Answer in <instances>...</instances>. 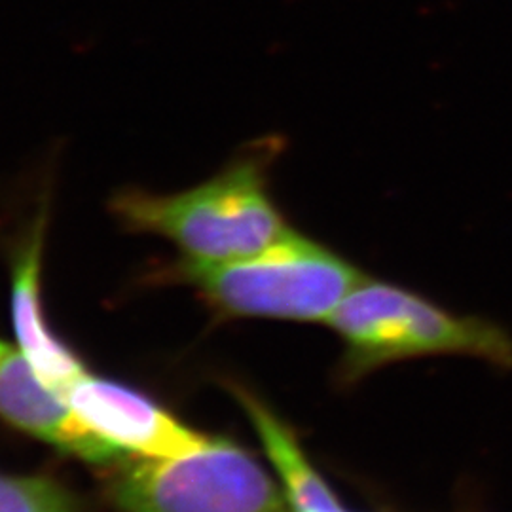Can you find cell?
<instances>
[{
    "mask_svg": "<svg viewBox=\"0 0 512 512\" xmlns=\"http://www.w3.org/2000/svg\"><path fill=\"white\" fill-rule=\"evenodd\" d=\"M232 393L249 416L266 456L274 465L291 512H348L327 480L311 465L293 429L249 389L234 385Z\"/></svg>",
    "mask_w": 512,
    "mask_h": 512,
    "instance_id": "obj_8",
    "label": "cell"
},
{
    "mask_svg": "<svg viewBox=\"0 0 512 512\" xmlns=\"http://www.w3.org/2000/svg\"><path fill=\"white\" fill-rule=\"evenodd\" d=\"M0 418L86 463L116 465L126 456L99 437L67 395L42 382L12 348L0 355Z\"/></svg>",
    "mask_w": 512,
    "mask_h": 512,
    "instance_id": "obj_7",
    "label": "cell"
},
{
    "mask_svg": "<svg viewBox=\"0 0 512 512\" xmlns=\"http://www.w3.org/2000/svg\"><path fill=\"white\" fill-rule=\"evenodd\" d=\"M52 209V184L44 186L37 211L12 255V321L18 351L42 382L67 395L88 370L55 336L42 304V256Z\"/></svg>",
    "mask_w": 512,
    "mask_h": 512,
    "instance_id": "obj_6",
    "label": "cell"
},
{
    "mask_svg": "<svg viewBox=\"0 0 512 512\" xmlns=\"http://www.w3.org/2000/svg\"><path fill=\"white\" fill-rule=\"evenodd\" d=\"M110 497L120 512H291L281 486L253 454L213 437L175 458L126 456Z\"/></svg>",
    "mask_w": 512,
    "mask_h": 512,
    "instance_id": "obj_4",
    "label": "cell"
},
{
    "mask_svg": "<svg viewBox=\"0 0 512 512\" xmlns=\"http://www.w3.org/2000/svg\"><path fill=\"white\" fill-rule=\"evenodd\" d=\"M67 399L99 437L126 456L175 458L211 439L186 427L143 393L90 374L69 389Z\"/></svg>",
    "mask_w": 512,
    "mask_h": 512,
    "instance_id": "obj_5",
    "label": "cell"
},
{
    "mask_svg": "<svg viewBox=\"0 0 512 512\" xmlns=\"http://www.w3.org/2000/svg\"><path fill=\"white\" fill-rule=\"evenodd\" d=\"M169 274L198 289L228 317L327 323L365 274L321 243L291 230L268 249L228 264L179 260Z\"/></svg>",
    "mask_w": 512,
    "mask_h": 512,
    "instance_id": "obj_3",
    "label": "cell"
},
{
    "mask_svg": "<svg viewBox=\"0 0 512 512\" xmlns=\"http://www.w3.org/2000/svg\"><path fill=\"white\" fill-rule=\"evenodd\" d=\"M274 148L249 147L181 192L124 186L110 196V215L129 234L171 241L188 262L228 264L256 255L291 232L270 194Z\"/></svg>",
    "mask_w": 512,
    "mask_h": 512,
    "instance_id": "obj_1",
    "label": "cell"
},
{
    "mask_svg": "<svg viewBox=\"0 0 512 512\" xmlns=\"http://www.w3.org/2000/svg\"><path fill=\"white\" fill-rule=\"evenodd\" d=\"M344 342L340 376L355 382L397 361L469 355L512 366L511 336L478 317H459L385 281L363 279L327 321Z\"/></svg>",
    "mask_w": 512,
    "mask_h": 512,
    "instance_id": "obj_2",
    "label": "cell"
},
{
    "mask_svg": "<svg viewBox=\"0 0 512 512\" xmlns=\"http://www.w3.org/2000/svg\"><path fill=\"white\" fill-rule=\"evenodd\" d=\"M10 349V346L8 344H4V342H0V355L4 353V351H8Z\"/></svg>",
    "mask_w": 512,
    "mask_h": 512,
    "instance_id": "obj_10",
    "label": "cell"
},
{
    "mask_svg": "<svg viewBox=\"0 0 512 512\" xmlns=\"http://www.w3.org/2000/svg\"><path fill=\"white\" fill-rule=\"evenodd\" d=\"M0 512H78V505L54 480L0 475Z\"/></svg>",
    "mask_w": 512,
    "mask_h": 512,
    "instance_id": "obj_9",
    "label": "cell"
}]
</instances>
